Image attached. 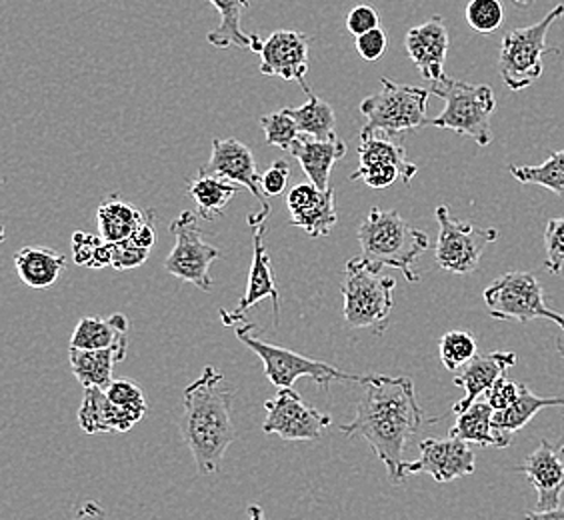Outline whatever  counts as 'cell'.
Returning <instances> with one entry per match:
<instances>
[{
    "label": "cell",
    "mask_w": 564,
    "mask_h": 520,
    "mask_svg": "<svg viewBox=\"0 0 564 520\" xmlns=\"http://www.w3.org/2000/svg\"><path fill=\"white\" fill-rule=\"evenodd\" d=\"M102 249L105 240L88 232H75L73 237V257L76 264L88 269H102Z\"/></svg>",
    "instance_id": "cell-40"
},
{
    "label": "cell",
    "mask_w": 564,
    "mask_h": 520,
    "mask_svg": "<svg viewBox=\"0 0 564 520\" xmlns=\"http://www.w3.org/2000/svg\"><path fill=\"white\" fill-rule=\"evenodd\" d=\"M519 394H521V384L502 377L487 392V401L495 411H505V409H509L510 404L517 402Z\"/></svg>",
    "instance_id": "cell-44"
},
{
    "label": "cell",
    "mask_w": 564,
    "mask_h": 520,
    "mask_svg": "<svg viewBox=\"0 0 564 520\" xmlns=\"http://www.w3.org/2000/svg\"><path fill=\"white\" fill-rule=\"evenodd\" d=\"M431 93L445 100V109L431 120L436 129L453 130L470 137L478 147L492 142L490 117L497 109V97L489 85H470L456 78H443Z\"/></svg>",
    "instance_id": "cell-6"
},
{
    "label": "cell",
    "mask_w": 564,
    "mask_h": 520,
    "mask_svg": "<svg viewBox=\"0 0 564 520\" xmlns=\"http://www.w3.org/2000/svg\"><path fill=\"white\" fill-rule=\"evenodd\" d=\"M551 407H564V397H539L521 384V394L517 402L510 404L505 411H495L492 426L497 433L512 438V434L519 433L531 423L539 412Z\"/></svg>",
    "instance_id": "cell-30"
},
{
    "label": "cell",
    "mask_w": 564,
    "mask_h": 520,
    "mask_svg": "<svg viewBox=\"0 0 564 520\" xmlns=\"http://www.w3.org/2000/svg\"><path fill=\"white\" fill-rule=\"evenodd\" d=\"M261 127L264 130L267 144L276 147L281 151H291L294 141L301 137V130L286 109L276 110V112L262 117Z\"/></svg>",
    "instance_id": "cell-36"
},
{
    "label": "cell",
    "mask_w": 564,
    "mask_h": 520,
    "mask_svg": "<svg viewBox=\"0 0 564 520\" xmlns=\"http://www.w3.org/2000/svg\"><path fill=\"white\" fill-rule=\"evenodd\" d=\"M367 394L358 402L355 419L340 424V433L352 438H365L380 463L387 466L392 485H402V453L411 436L421 431L426 421L416 401L413 380L406 377H369L365 382Z\"/></svg>",
    "instance_id": "cell-1"
},
{
    "label": "cell",
    "mask_w": 564,
    "mask_h": 520,
    "mask_svg": "<svg viewBox=\"0 0 564 520\" xmlns=\"http://www.w3.org/2000/svg\"><path fill=\"white\" fill-rule=\"evenodd\" d=\"M392 277L380 274L367 260H348L343 281L345 321L352 328H370L375 335H382L389 328L394 306Z\"/></svg>",
    "instance_id": "cell-5"
},
{
    "label": "cell",
    "mask_w": 564,
    "mask_h": 520,
    "mask_svg": "<svg viewBox=\"0 0 564 520\" xmlns=\"http://www.w3.org/2000/svg\"><path fill=\"white\" fill-rule=\"evenodd\" d=\"M147 218V210L122 201L120 195H110L97 208V225L100 239L107 242H122L131 239L134 230Z\"/></svg>",
    "instance_id": "cell-27"
},
{
    "label": "cell",
    "mask_w": 564,
    "mask_h": 520,
    "mask_svg": "<svg viewBox=\"0 0 564 520\" xmlns=\"http://www.w3.org/2000/svg\"><path fill=\"white\" fill-rule=\"evenodd\" d=\"M524 520H564V509L531 510L524 514Z\"/></svg>",
    "instance_id": "cell-48"
},
{
    "label": "cell",
    "mask_w": 564,
    "mask_h": 520,
    "mask_svg": "<svg viewBox=\"0 0 564 520\" xmlns=\"http://www.w3.org/2000/svg\"><path fill=\"white\" fill-rule=\"evenodd\" d=\"M465 17L473 31L478 34H492L505 22V7L500 0H468Z\"/></svg>",
    "instance_id": "cell-37"
},
{
    "label": "cell",
    "mask_w": 564,
    "mask_h": 520,
    "mask_svg": "<svg viewBox=\"0 0 564 520\" xmlns=\"http://www.w3.org/2000/svg\"><path fill=\"white\" fill-rule=\"evenodd\" d=\"M489 315L497 321H534L546 318L564 333V315L549 308L544 301L543 284L531 272H507L490 282L482 293Z\"/></svg>",
    "instance_id": "cell-9"
},
{
    "label": "cell",
    "mask_w": 564,
    "mask_h": 520,
    "mask_svg": "<svg viewBox=\"0 0 564 520\" xmlns=\"http://www.w3.org/2000/svg\"><path fill=\"white\" fill-rule=\"evenodd\" d=\"M517 4H531L532 0H514Z\"/></svg>",
    "instance_id": "cell-51"
},
{
    "label": "cell",
    "mask_w": 564,
    "mask_h": 520,
    "mask_svg": "<svg viewBox=\"0 0 564 520\" xmlns=\"http://www.w3.org/2000/svg\"><path fill=\"white\" fill-rule=\"evenodd\" d=\"M561 455H563V458H564V446H563V448H561Z\"/></svg>",
    "instance_id": "cell-52"
},
{
    "label": "cell",
    "mask_w": 564,
    "mask_h": 520,
    "mask_svg": "<svg viewBox=\"0 0 564 520\" xmlns=\"http://www.w3.org/2000/svg\"><path fill=\"white\" fill-rule=\"evenodd\" d=\"M250 520H264L261 507H249Z\"/></svg>",
    "instance_id": "cell-49"
},
{
    "label": "cell",
    "mask_w": 564,
    "mask_h": 520,
    "mask_svg": "<svg viewBox=\"0 0 564 520\" xmlns=\"http://www.w3.org/2000/svg\"><path fill=\"white\" fill-rule=\"evenodd\" d=\"M237 338L242 345H247L257 357L261 358L267 379L271 380L272 384L279 389H293L294 382L301 377L315 380L316 384L325 390H328L330 382H335V380L365 384L369 379V377L343 372L323 360L303 357L289 348L267 343L261 336L259 326L252 325V323H239Z\"/></svg>",
    "instance_id": "cell-4"
},
{
    "label": "cell",
    "mask_w": 564,
    "mask_h": 520,
    "mask_svg": "<svg viewBox=\"0 0 564 520\" xmlns=\"http://www.w3.org/2000/svg\"><path fill=\"white\" fill-rule=\"evenodd\" d=\"M556 347L561 350V355L564 357V335L558 338V343H556Z\"/></svg>",
    "instance_id": "cell-50"
},
{
    "label": "cell",
    "mask_w": 564,
    "mask_h": 520,
    "mask_svg": "<svg viewBox=\"0 0 564 520\" xmlns=\"http://www.w3.org/2000/svg\"><path fill=\"white\" fill-rule=\"evenodd\" d=\"M149 252L151 250L142 249L139 245H134L131 239L122 240V242H107L105 262H107V267H112L115 271H131V269H137V267L147 262Z\"/></svg>",
    "instance_id": "cell-38"
},
{
    "label": "cell",
    "mask_w": 564,
    "mask_h": 520,
    "mask_svg": "<svg viewBox=\"0 0 564 520\" xmlns=\"http://www.w3.org/2000/svg\"><path fill=\"white\" fill-rule=\"evenodd\" d=\"M291 210V227L303 228L308 237H328L337 225L335 191H321L313 183L293 186L286 196Z\"/></svg>",
    "instance_id": "cell-17"
},
{
    "label": "cell",
    "mask_w": 564,
    "mask_h": 520,
    "mask_svg": "<svg viewBox=\"0 0 564 520\" xmlns=\"http://www.w3.org/2000/svg\"><path fill=\"white\" fill-rule=\"evenodd\" d=\"M198 173L213 174L228 183L245 186L250 195L257 196L262 208H271L262 195L261 174L257 171V161L245 142L237 139H215L210 159L205 166H200Z\"/></svg>",
    "instance_id": "cell-16"
},
{
    "label": "cell",
    "mask_w": 564,
    "mask_h": 520,
    "mask_svg": "<svg viewBox=\"0 0 564 520\" xmlns=\"http://www.w3.org/2000/svg\"><path fill=\"white\" fill-rule=\"evenodd\" d=\"M261 73L279 76L286 83H299L308 95L306 85L308 73V39L299 31H276L262 43Z\"/></svg>",
    "instance_id": "cell-15"
},
{
    "label": "cell",
    "mask_w": 564,
    "mask_h": 520,
    "mask_svg": "<svg viewBox=\"0 0 564 520\" xmlns=\"http://www.w3.org/2000/svg\"><path fill=\"white\" fill-rule=\"evenodd\" d=\"M129 345V321L124 315H112L109 318L85 316L78 321L70 348L83 350H102V348Z\"/></svg>",
    "instance_id": "cell-25"
},
{
    "label": "cell",
    "mask_w": 564,
    "mask_h": 520,
    "mask_svg": "<svg viewBox=\"0 0 564 520\" xmlns=\"http://www.w3.org/2000/svg\"><path fill=\"white\" fill-rule=\"evenodd\" d=\"M509 173L522 185L543 186L564 198V149L539 166H509Z\"/></svg>",
    "instance_id": "cell-33"
},
{
    "label": "cell",
    "mask_w": 564,
    "mask_h": 520,
    "mask_svg": "<svg viewBox=\"0 0 564 520\" xmlns=\"http://www.w3.org/2000/svg\"><path fill=\"white\" fill-rule=\"evenodd\" d=\"M519 473L527 475L539 500L534 510H553L561 507L564 490V458L556 455L553 445L543 441L519 466Z\"/></svg>",
    "instance_id": "cell-20"
},
{
    "label": "cell",
    "mask_w": 564,
    "mask_h": 520,
    "mask_svg": "<svg viewBox=\"0 0 564 520\" xmlns=\"http://www.w3.org/2000/svg\"><path fill=\"white\" fill-rule=\"evenodd\" d=\"M271 208H262L259 213L250 215L249 228L252 232V264H250L249 281H247V293L240 299L237 311L228 313L220 311L223 323L228 326H237L242 323V315L250 311L252 306L261 303L262 299H271L274 304V315L276 321L281 318V296H279V286L272 272L271 254L264 245V232H267V218H269Z\"/></svg>",
    "instance_id": "cell-12"
},
{
    "label": "cell",
    "mask_w": 564,
    "mask_h": 520,
    "mask_svg": "<svg viewBox=\"0 0 564 520\" xmlns=\"http://www.w3.org/2000/svg\"><path fill=\"white\" fill-rule=\"evenodd\" d=\"M431 90L413 85H401L392 78H380L379 93L360 102V115L367 119L362 130L380 134H401L406 130L423 129L431 124L426 117Z\"/></svg>",
    "instance_id": "cell-7"
},
{
    "label": "cell",
    "mask_w": 564,
    "mask_h": 520,
    "mask_svg": "<svg viewBox=\"0 0 564 520\" xmlns=\"http://www.w3.org/2000/svg\"><path fill=\"white\" fill-rule=\"evenodd\" d=\"M291 112L296 127L301 130L304 137H313V139H321V141H330L337 137V115L333 107L316 97L313 93H308V100L304 102L303 107L296 109H286Z\"/></svg>",
    "instance_id": "cell-32"
},
{
    "label": "cell",
    "mask_w": 564,
    "mask_h": 520,
    "mask_svg": "<svg viewBox=\"0 0 564 520\" xmlns=\"http://www.w3.org/2000/svg\"><path fill=\"white\" fill-rule=\"evenodd\" d=\"M70 520H107V512L97 500H87L76 509V514Z\"/></svg>",
    "instance_id": "cell-47"
},
{
    "label": "cell",
    "mask_w": 564,
    "mask_h": 520,
    "mask_svg": "<svg viewBox=\"0 0 564 520\" xmlns=\"http://www.w3.org/2000/svg\"><path fill=\"white\" fill-rule=\"evenodd\" d=\"M65 267V257L48 247H24L14 254L17 274L34 291L51 289Z\"/></svg>",
    "instance_id": "cell-23"
},
{
    "label": "cell",
    "mask_w": 564,
    "mask_h": 520,
    "mask_svg": "<svg viewBox=\"0 0 564 520\" xmlns=\"http://www.w3.org/2000/svg\"><path fill=\"white\" fill-rule=\"evenodd\" d=\"M492 416H495V409L490 407L489 401H477L470 404L467 411L456 416L451 434L473 445L507 448L512 443V438L495 431Z\"/></svg>",
    "instance_id": "cell-26"
},
{
    "label": "cell",
    "mask_w": 564,
    "mask_h": 520,
    "mask_svg": "<svg viewBox=\"0 0 564 520\" xmlns=\"http://www.w3.org/2000/svg\"><path fill=\"white\" fill-rule=\"evenodd\" d=\"M291 178V166L286 161H276L272 163L264 173L261 174L262 193L267 196H281L286 191Z\"/></svg>",
    "instance_id": "cell-43"
},
{
    "label": "cell",
    "mask_w": 564,
    "mask_h": 520,
    "mask_svg": "<svg viewBox=\"0 0 564 520\" xmlns=\"http://www.w3.org/2000/svg\"><path fill=\"white\" fill-rule=\"evenodd\" d=\"M239 193V185L228 183L220 176L200 174L186 188L188 198H193L196 206V215L203 220H215L223 217L230 198Z\"/></svg>",
    "instance_id": "cell-29"
},
{
    "label": "cell",
    "mask_w": 564,
    "mask_h": 520,
    "mask_svg": "<svg viewBox=\"0 0 564 520\" xmlns=\"http://www.w3.org/2000/svg\"><path fill=\"white\" fill-rule=\"evenodd\" d=\"M171 232L176 240L171 254L164 260L166 272L176 277L178 281L195 284L200 291H210V264L220 259L223 252L203 237L198 215L193 210L181 213L171 223Z\"/></svg>",
    "instance_id": "cell-10"
},
{
    "label": "cell",
    "mask_w": 564,
    "mask_h": 520,
    "mask_svg": "<svg viewBox=\"0 0 564 520\" xmlns=\"http://www.w3.org/2000/svg\"><path fill=\"white\" fill-rule=\"evenodd\" d=\"M389 48V34L382 29H375L370 33L360 34L357 36V51L358 55L362 56L365 61L375 63L379 61L380 56L387 53Z\"/></svg>",
    "instance_id": "cell-42"
},
{
    "label": "cell",
    "mask_w": 564,
    "mask_h": 520,
    "mask_svg": "<svg viewBox=\"0 0 564 520\" xmlns=\"http://www.w3.org/2000/svg\"><path fill=\"white\" fill-rule=\"evenodd\" d=\"M564 17V4H556L543 21L524 29H512L500 43L499 73L510 90H524L536 83L544 71V56L558 53L549 48L546 36L554 22Z\"/></svg>",
    "instance_id": "cell-8"
},
{
    "label": "cell",
    "mask_w": 564,
    "mask_h": 520,
    "mask_svg": "<svg viewBox=\"0 0 564 520\" xmlns=\"http://www.w3.org/2000/svg\"><path fill=\"white\" fill-rule=\"evenodd\" d=\"M235 394L237 389L215 367H207L185 389L181 433L200 475H215L228 446L237 441L232 423Z\"/></svg>",
    "instance_id": "cell-2"
},
{
    "label": "cell",
    "mask_w": 564,
    "mask_h": 520,
    "mask_svg": "<svg viewBox=\"0 0 564 520\" xmlns=\"http://www.w3.org/2000/svg\"><path fill=\"white\" fill-rule=\"evenodd\" d=\"M438 355L445 369L455 372L477 357V340L468 331H451L441 338Z\"/></svg>",
    "instance_id": "cell-35"
},
{
    "label": "cell",
    "mask_w": 564,
    "mask_h": 520,
    "mask_svg": "<svg viewBox=\"0 0 564 520\" xmlns=\"http://www.w3.org/2000/svg\"><path fill=\"white\" fill-rule=\"evenodd\" d=\"M448 44V29L443 17L438 14L421 26H413L404 39L406 53L431 85H436L445 78Z\"/></svg>",
    "instance_id": "cell-18"
},
{
    "label": "cell",
    "mask_w": 564,
    "mask_h": 520,
    "mask_svg": "<svg viewBox=\"0 0 564 520\" xmlns=\"http://www.w3.org/2000/svg\"><path fill=\"white\" fill-rule=\"evenodd\" d=\"M152 225H154V213L147 210V218L142 220L141 227L137 228L131 237L132 242L142 247V249L151 250L154 240H156Z\"/></svg>",
    "instance_id": "cell-46"
},
{
    "label": "cell",
    "mask_w": 564,
    "mask_h": 520,
    "mask_svg": "<svg viewBox=\"0 0 564 520\" xmlns=\"http://www.w3.org/2000/svg\"><path fill=\"white\" fill-rule=\"evenodd\" d=\"M218 14L220 24L213 33H208L207 41L217 48H252V33H245L240 26L242 11L249 9L250 0H208Z\"/></svg>",
    "instance_id": "cell-31"
},
{
    "label": "cell",
    "mask_w": 564,
    "mask_h": 520,
    "mask_svg": "<svg viewBox=\"0 0 564 520\" xmlns=\"http://www.w3.org/2000/svg\"><path fill=\"white\" fill-rule=\"evenodd\" d=\"M267 421L262 431L276 434L284 441H318L333 419L325 412L306 404L303 397L293 389H281L276 397L267 401Z\"/></svg>",
    "instance_id": "cell-13"
},
{
    "label": "cell",
    "mask_w": 564,
    "mask_h": 520,
    "mask_svg": "<svg viewBox=\"0 0 564 520\" xmlns=\"http://www.w3.org/2000/svg\"><path fill=\"white\" fill-rule=\"evenodd\" d=\"M78 424L87 434L129 433L134 423L109 401L107 390L100 387L85 389L78 409Z\"/></svg>",
    "instance_id": "cell-22"
},
{
    "label": "cell",
    "mask_w": 564,
    "mask_h": 520,
    "mask_svg": "<svg viewBox=\"0 0 564 520\" xmlns=\"http://www.w3.org/2000/svg\"><path fill=\"white\" fill-rule=\"evenodd\" d=\"M438 240L434 250L436 264L453 274H470L477 271L478 262L490 242L499 240L497 228H477L465 220H456L448 206L436 208Z\"/></svg>",
    "instance_id": "cell-11"
},
{
    "label": "cell",
    "mask_w": 564,
    "mask_h": 520,
    "mask_svg": "<svg viewBox=\"0 0 564 520\" xmlns=\"http://www.w3.org/2000/svg\"><path fill=\"white\" fill-rule=\"evenodd\" d=\"M289 152L293 159L299 161L304 174L308 176V181L316 188L328 191L330 188V171L347 154V142L338 137L330 141H321V139L301 134Z\"/></svg>",
    "instance_id": "cell-21"
},
{
    "label": "cell",
    "mask_w": 564,
    "mask_h": 520,
    "mask_svg": "<svg viewBox=\"0 0 564 520\" xmlns=\"http://www.w3.org/2000/svg\"><path fill=\"white\" fill-rule=\"evenodd\" d=\"M514 353H489V355H477L470 362H467L460 372L455 377V384L458 389L465 390V397L453 407L455 414L467 411L470 404L478 401L480 394H487L497 380L507 377L514 365H517Z\"/></svg>",
    "instance_id": "cell-19"
},
{
    "label": "cell",
    "mask_w": 564,
    "mask_h": 520,
    "mask_svg": "<svg viewBox=\"0 0 564 520\" xmlns=\"http://www.w3.org/2000/svg\"><path fill=\"white\" fill-rule=\"evenodd\" d=\"M109 401L119 409L124 416H129L132 423H141L149 412L147 394L139 382L131 379H115L107 387Z\"/></svg>",
    "instance_id": "cell-34"
},
{
    "label": "cell",
    "mask_w": 564,
    "mask_h": 520,
    "mask_svg": "<svg viewBox=\"0 0 564 520\" xmlns=\"http://www.w3.org/2000/svg\"><path fill=\"white\" fill-rule=\"evenodd\" d=\"M431 475L436 483H451L475 473V453L468 443L448 434L446 438H424L421 456L413 463H404L402 475Z\"/></svg>",
    "instance_id": "cell-14"
},
{
    "label": "cell",
    "mask_w": 564,
    "mask_h": 520,
    "mask_svg": "<svg viewBox=\"0 0 564 520\" xmlns=\"http://www.w3.org/2000/svg\"><path fill=\"white\" fill-rule=\"evenodd\" d=\"M127 347L102 348V350H83V348H70L68 360L70 369L75 372L76 380L88 389V387H100L107 389L112 382V370L115 365L124 360Z\"/></svg>",
    "instance_id": "cell-24"
},
{
    "label": "cell",
    "mask_w": 564,
    "mask_h": 520,
    "mask_svg": "<svg viewBox=\"0 0 564 520\" xmlns=\"http://www.w3.org/2000/svg\"><path fill=\"white\" fill-rule=\"evenodd\" d=\"M379 12L375 11L370 4H358L352 11L348 12V33L355 34V36L370 33V31H375V29H379Z\"/></svg>",
    "instance_id": "cell-45"
},
{
    "label": "cell",
    "mask_w": 564,
    "mask_h": 520,
    "mask_svg": "<svg viewBox=\"0 0 564 520\" xmlns=\"http://www.w3.org/2000/svg\"><path fill=\"white\" fill-rule=\"evenodd\" d=\"M544 250H546V269L551 274H558L564 267V217L553 218L546 223L544 230Z\"/></svg>",
    "instance_id": "cell-39"
},
{
    "label": "cell",
    "mask_w": 564,
    "mask_h": 520,
    "mask_svg": "<svg viewBox=\"0 0 564 520\" xmlns=\"http://www.w3.org/2000/svg\"><path fill=\"white\" fill-rule=\"evenodd\" d=\"M358 242L362 250L360 257L375 269H397L409 282L421 279L414 271V262L431 247L426 232L411 227L397 210H384L379 206L370 208L369 215L362 218Z\"/></svg>",
    "instance_id": "cell-3"
},
{
    "label": "cell",
    "mask_w": 564,
    "mask_h": 520,
    "mask_svg": "<svg viewBox=\"0 0 564 520\" xmlns=\"http://www.w3.org/2000/svg\"><path fill=\"white\" fill-rule=\"evenodd\" d=\"M358 161L360 166H375V164H392L402 174V183L409 185L413 181L419 166L406 159V151L402 144L389 141L380 132L360 130V144H358Z\"/></svg>",
    "instance_id": "cell-28"
},
{
    "label": "cell",
    "mask_w": 564,
    "mask_h": 520,
    "mask_svg": "<svg viewBox=\"0 0 564 520\" xmlns=\"http://www.w3.org/2000/svg\"><path fill=\"white\" fill-rule=\"evenodd\" d=\"M402 174L392 164H375V166H358L357 173H352L350 181H362L370 188H387L394 185Z\"/></svg>",
    "instance_id": "cell-41"
}]
</instances>
